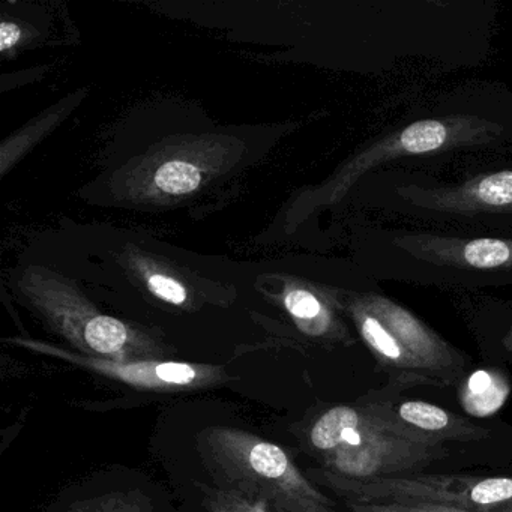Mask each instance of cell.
<instances>
[{"instance_id": "e0dca14e", "label": "cell", "mask_w": 512, "mask_h": 512, "mask_svg": "<svg viewBox=\"0 0 512 512\" xmlns=\"http://www.w3.org/2000/svg\"><path fill=\"white\" fill-rule=\"evenodd\" d=\"M20 29L14 23H2L0 26V50L7 52L11 47L16 46L17 41L20 40Z\"/></svg>"}, {"instance_id": "7a4b0ae2", "label": "cell", "mask_w": 512, "mask_h": 512, "mask_svg": "<svg viewBox=\"0 0 512 512\" xmlns=\"http://www.w3.org/2000/svg\"><path fill=\"white\" fill-rule=\"evenodd\" d=\"M313 476L344 502L431 503L475 512L512 511V478L509 476L478 478L410 473L361 481L325 469L313 470Z\"/></svg>"}, {"instance_id": "277c9868", "label": "cell", "mask_w": 512, "mask_h": 512, "mask_svg": "<svg viewBox=\"0 0 512 512\" xmlns=\"http://www.w3.org/2000/svg\"><path fill=\"white\" fill-rule=\"evenodd\" d=\"M446 455L448 449L442 443L406 439L388 404H367L359 442L323 455V469L344 478L368 481L418 473Z\"/></svg>"}, {"instance_id": "52a82bcc", "label": "cell", "mask_w": 512, "mask_h": 512, "mask_svg": "<svg viewBox=\"0 0 512 512\" xmlns=\"http://www.w3.org/2000/svg\"><path fill=\"white\" fill-rule=\"evenodd\" d=\"M400 196L416 208L439 214H512V170L485 173L452 187L406 185Z\"/></svg>"}, {"instance_id": "ba28073f", "label": "cell", "mask_w": 512, "mask_h": 512, "mask_svg": "<svg viewBox=\"0 0 512 512\" xmlns=\"http://www.w3.org/2000/svg\"><path fill=\"white\" fill-rule=\"evenodd\" d=\"M416 259L433 265L452 266L470 271L512 269V239L448 238V236H404L398 241Z\"/></svg>"}, {"instance_id": "9c48e42d", "label": "cell", "mask_w": 512, "mask_h": 512, "mask_svg": "<svg viewBox=\"0 0 512 512\" xmlns=\"http://www.w3.org/2000/svg\"><path fill=\"white\" fill-rule=\"evenodd\" d=\"M394 413L407 427L433 442L442 443L445 439H475L476 436L487 434L466 419L425 401H403Z\"/></svg>"}, {"instance_id": "7c38bea8", "label": "cell", "mask_w": 512, "mask_h": 512, "mask_svg": "<svg viewBox=\"0 0 512 512\" xmlns=\"http://www.w3.org/2000/svg\"><path fill=\"white\" fill-rule=\"evenodd\" d=\"M203 493V505L209 512H290L262 500L251 499L230 488L209 487L196 482Z\"/></svg>"}, {"instance_id": "8fae6325", "label": "cell", "mask_w": 512, "mask_h": 512, "mask_svg": "<svg viewBox=\"0 0 512 512\" xmlns=\"http://www.w3.org/2000/svg\"><path fill=\"white\" fill-rule=\"evenodd\" d=\"M284 305L305 334L320 337L331 331V313L314 293L305 289L289 290L284 296Z\"/></svg>"}, {"instance_id": "8992f818", "label": "cell", "mask_w": 512, "mask_h": 512, "mask_svg": "<svg viewBox=\"0 0 512 512\" xmlns=\"http://www.w3.org/2000/svg\"><path fill=\"white\" fill-rule=\"evenodd\" d=\"M11 343L41 355L70 362L83 370L100 374L134 389L154 392L196 391L221 385L235 379L221 365L191 364V362L163 361V359H137L112 361L97 356L80 355L44 341L13 338Z\"/></svg>"}, {"instance_id": "30bf717a", "label": "cell", "mask_w": 512, "mask_h": 512, "mask_svg": "<svg viewBox=\"0 0 512 512\" xmlns=\"http://www.w3.org/2000/svg\"><path fill=\"white\" fill-rule=\"evenodd\" d=\"M509 395V385L505 379L493 371H475L464 385L461 400L464 409L475 416H490L505 403Z\"/></svg>"}, {"instance_id": "6da1fadb", "label": "cell", "mask_w": 512, "mask_h": 512, "mask_svg": "<svg viewBox=\"0 0 512 512\" xmlns=\"http://www.w3.org/2000/svg\"><path fill=\"white\" fill-rule=\"evenodd\" d=\"M199 449L218 487L290 512H340L283 448L256 434L238 428H209L199 434Z\"/></svg>"}, {"instance_id": "5bb4252c", "label": "cell", "mask_w": 512, "mask_h": 512, "mask_svg": "<svg viewBox=\"0 0 512 512\" xmlns=\"http://www.w3.org/2000/svg\"><path fill=\"white\" fill-rule=\"evenodd\" d=\"M202 184V173L193 164L172 161L155 173V185L167 194L193 193Z\"/></svg>"}, {"instance_id": "4fadbf2b", "label": "cell", "mask_w": 512, "mask_h": 512, "mask_svg": "<svg viewBox=\"0 0 512 512\" xmlns=\"http://www.w3.org/2000/svg\"><path fill=\"white\" fill-rule=\"evenodd\" d=\"M67 512H151V508L146 497L137 491H116L94 499L80 500L73 503Z\"/></svg>"}, {"instance_id": "5b68a950", "label": "cell", "mask_w": 512, "mask_h": 512, "mask_svg": "<svg viewBox=\"0 0 512 512\" xmlns=\"http://www.w3.org/2000/svg\"><path fill=\"white\" fill-rule=\"evenodd\" d=\"M35 299L56 331L73 344L80 355L112 361L155 359L163 355V349L154 338L122 320L98 313L73 293L49 287L35 293Z\"/></svg>"}, {"instance_id": "2e32d148", "label": "cell", "mask_w": 512, "mask_h": 512, "mask_svg": "<svg viewBox=\"0 0 512 512\" xmlns=\"http://www.w3.org/2000/svg\"><path fill=\"white\" fill-rule=\"evenodd\" d=\"M148 287L157 298L173 305H182L187 302V289L173 278L166 275L152 274L148 277Z\"/></svg>"}, {"instance_id": "3957f363", "label": "cell", "mask_w": 512, "mask_h": 512, "mask_svg": "<svg viewBox=\"0 0 512 512\" xmlns=\"http://www.w3.org/2000/svg\"><path fill=\"white\" fill-rule=\"evenodd\" d=\"M356 328L380 364L415 374H439L458 362L452 347L415 314L380 295H367L350 304Z\"/></svg>"}, {"instance_id": "9a60e30c", "label": "cell", "mask_w": 512, "mask_h": 512, "mask_svg": "<svg viewBox=\"0 0 512 512\" xmlns=\"http://www.w3.org/2000/svg\"><path fill=\"white\" fill-rule=\"evenodd\" d=\"M350 512H475L466 509L451 508V506L431 505V503H358L346 502Z\"/></svg>"}]
</instances>
